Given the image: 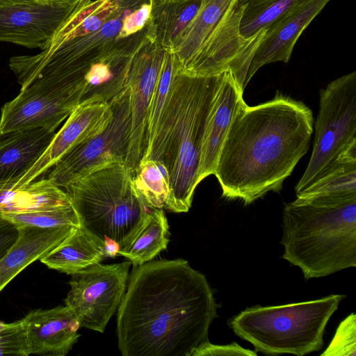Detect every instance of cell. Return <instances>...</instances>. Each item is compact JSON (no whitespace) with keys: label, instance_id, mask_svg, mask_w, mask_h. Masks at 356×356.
<instances>
[{"label":"cell","instance_id":"obj_1","mask_svg":"<svg viewBox=\"0 0 356 356\" xmlns=\"http://www.w3.org/2000/svg\"><path fill=\"white\" fill-rule=\"evenodd\" d=\"M219 305L206 276L183 259L134 266L117 310L123 356H191L209 341Z\"/></svg>","mask_w":356,"mask_h":356},{"label":"cell","instance_id":"obj_2","mask_svg":"<svg viewBox=\"0 0 356 356\" xmlns=\"http://www.w3.org/2000/svg\"><path fill=\"white\" fill-rule=\"evenodd\" d=\"M312 110L278 92L264 103L243 104L221 147L213 175L222 195L245 205L279 192L309 149Z\"/></svg>","mask_w":356,"mask_h":356},{"label":"cell","instance_id":"obj_3","mask_svg":"<svg viewBox=\"0 0 356 356\" xmlns=\"http://www.w3.org/2000/svg\"><path fill=\"white\" fill-rule=\"evenodd\" d=\"M146 1L81 0L40 52L10 58L21 89L38 79L82 81L92 63L128 49L138 34L119 38L123 19Z\"/></svg>","mask_w":356,"mask_h":356},{"label":"cell","instance_id":"obj_4","mask_svg":"<svg viewBox=\"0 0 356 356\" xmlns=\"http://www.w3.org/2000/svg\"><path fill=\"white\" fill-rule=\"evenodd\" d=\"M223 73L195 76L176 69L152 145L140 160L165 166L170 193L164 208L172 212H187L191 207L205 124Z\"/></svg>","mask_w":356,"mask_h":356},{"label":"cell","instance_id":"obj_5","mask_svg":"<svg viewBox=\"0 0 356 356\" xmlns=\"http://www.w3.org/2000/svg\"><path fill=\"white\" fill-rule=\"evenodd\" d=\"M282 258L306 280L356 266V195L298 198L285 204Z\"/></svg>","mask_w":356,"mask_h":356},{"label":"cell","instance_id":"obj_6","mask_svg":"<svg viewBox=\"0 0 356 356\" xmlns=\"http://www.w3.org/2000/svg\"><path fill=\"white\" fill-rule=\"evenodd\" d=\"M343 295L282 305H254L228 321L241 339L264 355L303 356L320 350L325 327Z\"/></svg>","mask_w":356,"mask_h":356},{"label":"cell","instance_id":"obj_7","mask_svg":"<svg viewBox=\"0 0 356 356\" xmlns=\"http://www.w3.org/2000/svg\"><path fill=\"white\" fill-rule=\"evenodd\" d=\"M132 176L125 163H115L65 188L81 225L103 241H115L120 250L132 241L152 209L133 188Z\"/></svg>","mask_w":356,"mask_h":356},{"label":"cell","instance_id":"obj_8","mask_svg":"<svg viewBox=\"0 0 356 356\" xmlns=\"http://www.w3.org/2000/svg\"><path fill=\"white\" fill-rule=\"evenodd\" d=\"M356 141V72L331 81L321 90L312 153L296 195L318 180L341 152Z\"/></svg>","mask_w":356,"mask_h":356},{"label":"cell","instance_id":"obj_9","mask_svg":"<svg viewBox=\"0 0 356 356\" xmlns=\"http://www.w3.org/2000/svg\"><path fill=\"white\" fill-rule=\"evenodd\" d=\"M113 117L107 127L95 137L79 144L54 166L48 179L59 188L115 163H125L131 134L129 88L109 102Z\"/></svg>","mask_w":356,"mask_h":356},{"label":"cell","instance_id":"obj_10","mask_svg":"<svg viewBox=\"0 0 356 356\" xmlns=\"http://www.w3.org/2000/svg\"><path fill=\"white\" fill-rule=\"evenodd\" d=\"M85 91L84 80L33 81L2 106L0 134L33 128L55 131L81 102Z\"/></svg>","mask_w":356,"mask_h":356},{"label":"cell","instance_id":"obj_11","mask_svg":"<svg viewBox=\"0 0 356 356\" xmlns=\"http://www.w3.org/2000/svg\"><path fill=\"white\" fill-rule=\"evenodd\" d=\"M130 261L98 263L71 275L65 304L76 314L80 327L103 333L125 293Z\"/></svg>","mask_w":356,"mask_h":356},{"label":"cell","instance_id":"obj_12","mask_svg":"<svg viewBox=\"0 0 356 356\" xmlns=\"http://www.w3.org/2000/svg\"><path fill=\"white\" fill-rule=\"evenodd\" d=\"M167 50L156 41L149 22L135 47L128 79L131 105V134L125 163L134 172L144 151L149 105Z\"/></svg>","mask_w":356,"mask_h":356},{"label":"cell","instance_id":"obj_13","mask_svg":"<svg viewBox=\"0 0 356 356\" xmlns=\"http://www.w3.org/2000/svg\"><path fill=\"white\" fill-rule=\"evenodd\" d=\"M112 117V108L104 99L93 97L81 101L55 134L42 156L16 183L17 185H25L35 181L74 147L103 131Z\"/></svg>","mask_w":356,"mask_h":356},{"label":"cell","instance_id":"obj_14","mask_svg":"<svg viewBox=\"0 0 356 356\" xmlns=\"http://www.w3.org/2000/svg\"><path fill=\"white\" fill-rule=\"evenodd\" d=\"M79 2L64 4L36 1L0 5V42L41 49Z\"/></svg>","mask_w":356,"mask_h":356},{"label":"cell","instance_id":"obj_15","mask_svg":"<svg viewBox=\"0 0 356 356\" xmlns=\"http://www.w3.org/2000/svg\"><path fill=\"white\" fill-rule=\"evenodd\" d=\"M330 1L303 0L266 29L249 67L245 86L265 65L289 61L299 37Z\"/></svg>","mask_w":356,"mask_h":356},{"label":"cell","instance_id":"obj_16","mask_svg":"<svg viewBox=\"0 0 356 356\" xmlns=\"http://www.w3.org/2000/svg\"><path fill=\"white\" fill-rule=\"evenodd\" d=\"M23 320L29 355L65 356L80 337L79 320L66 305L31 311Z\"/></svg>","mask_w":356,"mask_h":356},{"label":"cell","instance_id":"obj_17","mask_svg":"<svg viewBox=\"0 0 356 356\" xmlns=\"http://www.w3.org/2000/svg\"><path fill=\"white\" fill-rule=\"evenodd\" d=\"M243 92L231 70L225 72L209 113L202 139L198 181L213 175L218 156L232 122L245 102Z\"/></svg>","mask_w":356,"mask_h":356},{"label":"cell","instance_id":"obj_18","mask_svg":"<svg viewBox=\"0 0 356 356\" xmlns=\"http://www.w3.org/2000/svg\"><path fill=\"white\" fill-rule=\"evenodd\" d=\"M55 134L45 128H33L0 134V180L18 182L42 156Z\"/></svg>","mask_w":356,"mask_h":356},{"label":"cell","instance_id":"obj_19","mask_svg":"<svg viewBox=\"0 0 356 356\" xmlns=\"http://www.w3.org/2000/svg\"><path fill=\"white\" fill-rule=\"evenodd\" d=\"M19 229L17 240L0 259V293L22 270L59 245L75 228L23 227Z\"/></svg>","mask_w":356,"mask_h":356},{"label":"cell","instance_id":"obj_20","mask_svg":"<svg viewBox=\"0 0 356 356\" xmlns=\"http://www.w3.org/2000/svg\"><path fill=\"white\" fill-rule=\"evenodd\" d=\"M17 181L0 180V216L46 210L71 204L67 193L48 179L17 186Z\"/></svg>","mask_w":356,"mask_h":356},{"label":"cell","instance_id":"obj_21","mask_svg":"<svg viewBox=\"0 0 356 356\" xmlns=\"http://www.w3.org/2000/svg\"><path fill=\"white\" fill-rule=\"evenodd\" d=\"M106 257L104 242L81 225L40 261L49 268L72 275Z\"/></svg>","mask_w":356,"mask_h":356},{"label":"cell","instance_id":"obj_22","mask_svg":"<svg viewBox=\"0 0 356 356\" xmlns=\"http://www.w3.org/2000/svg\"><path fill=\"white\" fill-rule=\"evenodd\" d=\"M238 3L239 0H202L195 16L181 32L171 51L178 72H185L222 17Z\"/></svg>","mask_w":356,"mask_h":356},{"label":"cell","instance_id":"obj_23","mask_svg":"<svg viewBox=\"0 0 356 356\" xmlns=\"http://www.w3.org/2000/svg\"><path fill=\"white\" fill-rule=\"evenodd\" d=\"M201 2L202 0H154L149 21L156 40L162 47L172 51Z\"/></svg>","mask_w":356,"mask_h":356},{"label":"cell","instance_id":"obj_24","mask_svg":"<svg viewBox=\"0 0 356 356\" xmlns=\"http://www.w3.org/2000/svg\"><path fill=\"white\" fill-rule=\"evenodd\" d=\"M169 225L163 209H152L132 241L118 252L134 266L152 261L166 249L170 241Z\"/></svg>","mask_w":356,"mask_h":356},{"label":"cell","instance_id":"obj_25","mask_svg":"<svg viewBox=\"0 0 356 356\" xmlns=\"http://www.w3.org/2000/svg\"><path fill=\"white\" fill-rule=\"evenodd\" d=\"M331 195H356V141L341 152L318 180L296 197L309 198Z\"/></svg>","mask_w":356,"mask_h":356},{"label":"cell","instance_id":"obj_26","mask_svg":"<svg viewBox=\"0 0 356 356\" xmlns=\"http://www.w3.org/2000/svg\"><path fill=\"white\" fill-rule=\"evenodd\" d=\"M132 186L149 209H163L170 193V179L159 161H141L133 172Z\"/></svg>","mask_w":356,"mask_h":356},{"label":"cell","instance_id":"obj_27","mask_svg":"<svg viewBox=\"0 0 356 356\" xmlns=\"http://www.w3.org/2000/svg\"><path fill=\"white\" fill-rule=\"evenodd\" d=\"M303 0H248L243 5L239 31L248 38L267 29Z\"/></svg>","mask_w":356,"mask_h":356},{"label":"cell","instance_id":"obj_28","mask_svg":"<svg viewBox=\"0 0 356 356\" xmlns=\"http://www.w3.org/2000/svg\"><path fill=\"white\" fill-rule=\"evenodd\" d=\"M175 70V56L167 50L148 108L143 156L147 153L152 145L166 106Z\"/></svg>","mask_w":356,"mask_h":356},{"label":"cell","instance_id":"obj_29","mask_svg":"<svg viewBox=\"0 0 356 356\" xmlns=\"http://www.w3.org/2000/svg\"><path fill=\"white\" fill-rule=\"evenodd\" d=\"M2 217L18 227L76 228L81 225L79 216L72 204L46 210L6 214Z\"/></svg>","mask_w":356,"mask_h":356},{"label":"cell","instance_id":"obj_30","mask_svg":"<svg viewBox=\"0 0 356 356\" xmlns=\"http://www.w3.org/2000/svg\"><path fill=\"white\" fill-rule=\"evenodd\" d=\"M356 355V315L352 313L339 325L335 334L321 356Z\"/></svg>","mask_w":356,"mask_h":356},{"label":"cell","instance_id":"obj_31","mask_svg":"<svg viewBox=\"0 0 356 356\" xmlns=\"http://www.w3.org/2000/svg\"><path fill=\"white\" fill-rule=\"evenodd\" d=\"M29 355L23 318L13 323L0 321V355Z\"/></svg>","mask_w":356,"mask_h":356},{"label":"cell","instance_id":"obj_32","mask_svg":"<svg viewBox=\"0 0 356 356\" xmlns=\"http://www.w3.org/2000/svg\"><path fill=\"white\" fill-rule=\"evenodd\" d=\"M153 2L154 0H147L125 15L119 38L131 37L145 28L152 10Z\"/></svg>","mask_w":356,"mask_h":356},{"label":"cell","instance_id":"obj_33","mask_svg":"<svg viewBox=\"0 0 356 356\" xmlns=\"http://www.w3.org/2000/svg\"><path fill=\"white\" fill-rule=\"evenodd\" d=\"M214 356V355H247L257 356V352L245 349L237 343L233 342L227 345H216L209 341L197 347L191 356Z\"/></svg>","mask_w":356,"mask_h":356},{"label":"cell","instance_id":"obj_34","mask_svg":"<svg viewBox=\"0 0 356 356\" xmlns=\"http://www.w3.org/2000/svg\"><path fill=\"white\" fill-rule=\"evenodd\" d=\"M19 229L14 223L0 216V259L17 240Z\"/></svg>","mask_w":356,"mask_h":356},{"label":"cell","instance_id":"obj_35","mask_svg":"<svg viewBox=\"0 0 356 356\" xmlns=\"http://www.w3.org/2000/svg\"><path fill=\"white\" fill-rule=\"evenodd\" d=\"M107 257H115L120 249L119 244L115 241L106 238L104 239Z\"/></svg>","mask_w":356,"mask_h":356},{"label":"cell","instance_id":"obj_36","mask_svg":"<svg viewBox=\"0 0 356 356\" xmlns=\"http://www.w3.org/2000/svg\"><path fill=\"white\" fill-rule=\"evenodd\" d=\"M36 1L51 2L49 0H0V5H10L17 3H32Z\"/></svg>","mask_w":356,"mask_h":356},{"label":"cell","instance_id":"obj_37","mask_svg":"<svg viewBox=\"0 0 356 356\" xmlns=\"http://www.w3.org/2000/svg\"><path fill=\"white\" fill-rule=\"evenodd\" d=\"M51 2L64 3V4H73L79 2L81 0H49Z\"/></svg>","mask_w":356,"mask_h":356},{"label":"cell","instance_id":"obj_38","mask_svg":"<svg viewBox=\"0 0 356 356\" xmlns=\"http://www.w3.org/2000/svg\"><path fill=\"white\" fill-rule=\"evenodd\" d=\"M248 0H239V5L244 4Z\"/></svg>","mask_w":356,"mask_h":356}]
</instances>
